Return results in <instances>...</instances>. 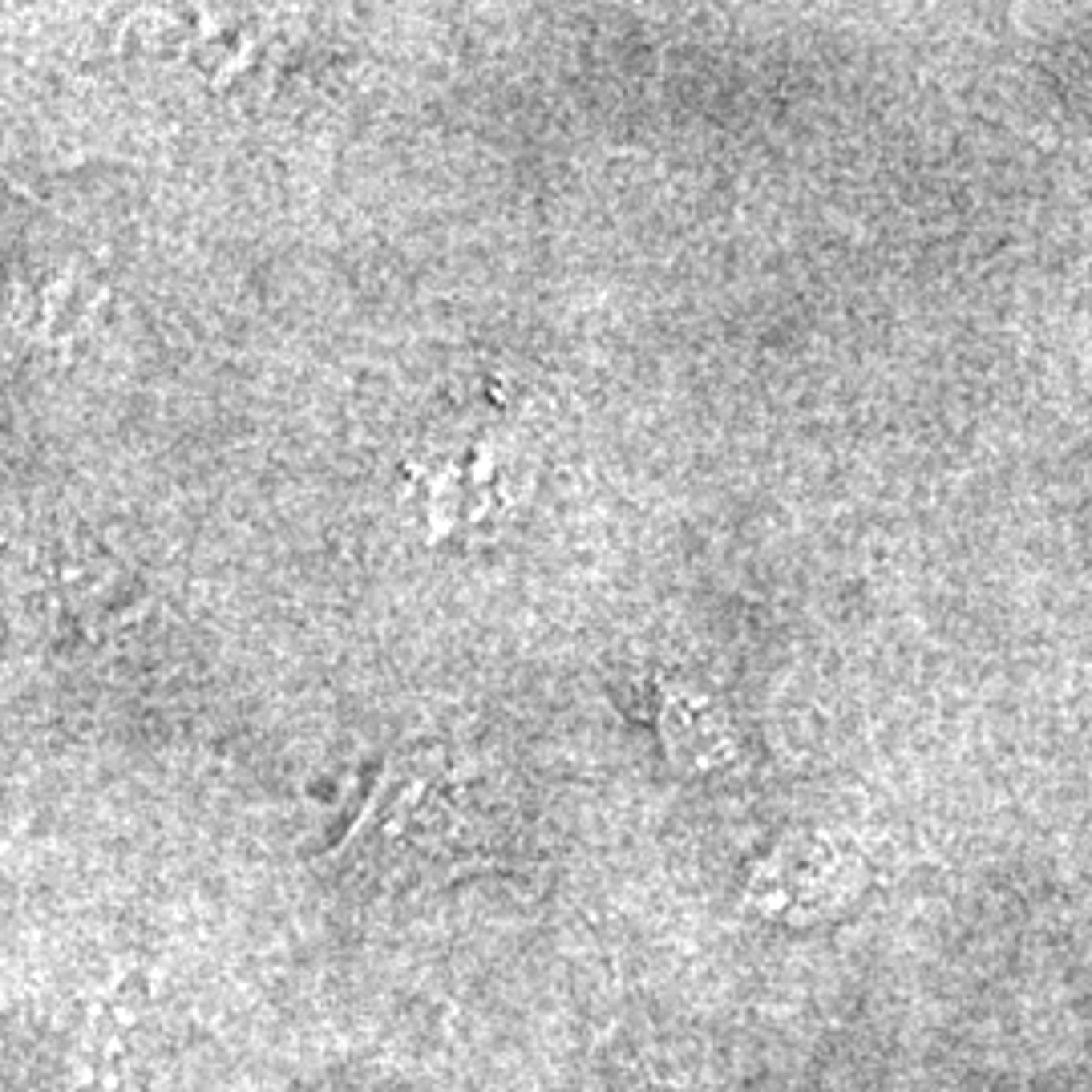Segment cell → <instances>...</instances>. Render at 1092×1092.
<instances>
[{
  "label": "cell",
  "instance_id": "cell-1",
  "mask_svg": "<svg viewBox=\"0 0 1092 1092\" xmlns=\"http://www.w3.org/2000/svg\"><path fill=\"white\" fill-rule=\"evenodd\" d=\"M490 818L478 809V785L442 745L393 756L337 850L340 866L368 878H458L485 858Z\"/></svg>",
  "mask_w": 1092,
  "mask_h": 1092
},
{
  "label": "cell",
  "instance_id": "cell-2",
  "mask_svg": "<svg viewBox=\"0 0 1092 1092\" xmlns=\"http://www.w3.org/2000/svg\"><path fill=\"white\" fill-rule=\"evenodd\" d=\"M861 883L866 866L850 846L825 834H789L756 861L745 899L761 919L814 926L846 914L861 894Z\"/></svg>",
  "mask_w": 1092,
  "mask_h": 1092
},
{
  "label": "cell",
  "instance_id": "cell-3",
  "mask_svg": "<svg viewBox=\"0 0 1092 1092\" xmlns=\"http://www.w3.org/2000/svg\"><path fill=\"white\" fill-rule=\"evenodd\" d=\"M660 736L676 765L692 777L720 773L736 761V729L724 704L696 688H664L660 704Z\"/></svg>",
  "mask_w": 1092,
  "mask_h": 1092
}]
</instances>
